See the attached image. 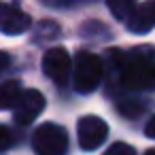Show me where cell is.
<instances>
[{
    "label": "cell",
    "instance_id": "1",
    "mask_svg": "<svg viewBox=\"0 0 155 155\" xmlns=\"http://www.w3.org/2000/svg\"><path fill=\"white\" fill-rule=\"evenodd\" d=\"M115 70L119 83L132 91H151L155 89V49L134 47L125 53H113Z\"/></svg>",
    "mask_w": 155,
    "mask_h": 155
},
{
    "label": "cell",
    "instance_id": "3",
    "mask_svg": "<svg viewBox=\"0 0 155 155\" xmlns=\"http://www.w3.org/2000/svg\"><path fill=\"white\" fill-rule=\"evenodd\" d=\"M32 147L36 155H66L68 151V134L62 125L43 123L36 127L32 136Z\"/></svg>",
    "mask_w": 155,
    "mask_h": 155
},
{
    "label": "cell",
    "instance_id": "15",
    "mask_svg": "<svg viewBox=\"0 0 155 155\" xmlns=\"http://www.w3.org/2000/svg\"><path fill=\"white\" fill-rule=\"evenodd\" d=\"M9 62H11V58H9V53H5V51H0V72H5V70H7V66H9Z\"/></svg>",
    "mask_w": 155,
    "mask_h": 155
},
{
    "label": "cell",
    "instance_id": "5",
    "mask_svg": "<svg viewBox=\"0 0 155 155\" xmlns=\"http://www.w3.org/2000/svg\"><path fill=\"white\" fill-rule=\"evenodd\" d=\"M43 72L55 83V85H66L68 77L72 72V60L64 47H53L47 49L43 55Z\"/></svg>",
    "mask_w": 155,
    "mask_h": 155
},
{
    "label": "cell",
    "instance_id": "7",
    "mask_svg": "<svg viewBox=\"0 0 155 155\" xmlns=\"http://www.w3.org/2000/svg\"><path fill=\"white\" fill-rule=\"evenodd\" d=\"M45 108V96L38 89H24L15 110V121L19 125H30Z\"/></svg>",
    "mask_w": 155,
    "mask_h": 155
},
{
    "label": "cell",
    "instance_id": "14",
    "mask_svg": "<svg viewBox=\"0 0 155 155\" xmlns=\"http://www.w3.org/2000/svg\"><path fill=\"white\" fill-rule=\"evenodd\" d=\"M144 134H147L149 138H153V140H155V115L147 121V125H144Z\"/></svg>",
    "mask_w": 155,
    "mask_h": 155
},
{
    "label": "cell",
    "instance_id": "16",
    "mask_svg": "<svg viewBox=\"0 0 155 155\" xmlns=\"http://www.w3.org/2000/svg\"><path fill=\"white\" fill-rule=\"evenodd\" d=\"M144 155H155V149H149V151H147Z\"/></svg>",
    "mask_w": 155,
    "mask_h": 155
},
{
    "label": "cell",
    "instance_id": "8",
    "mask_svg": "<svg viewBox=\"0 0 155 155\" xmlns=\"http://www.w3.org/2000/svg\"><path fill=\"white\" fill-rule=\"evenodd\" d=\"M125 26L132 34H147L155 28V0L136 5L132 15L125 19Z\"/></svg>",
    "mask_w": 155,
    "mask_h": 155
},
{
    "label": "cell",
    "instance_id": "13",
    "mask_svg": "<svg viewBox=\"0 0 155 155\" xmlns=\"http://www.w3.org/2000/svg\"><path fill=\"white\" fill-rule=\"evenodd\" d=\"M13 144V134L7 125H0V151H5Z\"/></svg>",
    "mask_w": 155,
    "mask_h": 155
},
{
    "label": "cell",
    "instance_id": "4",
    "mask_svg": "<svg viewBox=\"0 0 155 155\" xmlns=\"http://www.w3.org/2000/svg\"><path fill=\"white\" fill-rule=\"evenodd\" d=\"M106 136H108V125L104 119H100L96 115H85L79 119L77 138H79V147L83 151H94V149L102 147Z\"/></svg>",
    "mask_w": 155,
    "mask_h": 155
},
{
    "label": "cell",
    "instance_id": "9",
    "mask_svg": "<svg viewBox=\"0 0 155 155\" xmlns=\"http://www.w3.org/2000/svg\"><path fill=\"white\" fill-rule=\"evenodd\" d=\"M24 89L19 85V81H5L0 83V110H9L15 108L19 98H21Z\"/></svg>",
    "mask_w": 155,
    "mask_h": 155
},
{
    "label": "cell",
    "instance_id": "12",
    "mask_svg": "<svg viewBox=\"0 0 155 155\" xmlns=\"http://www.w3.org/2000/svg\"><path fill=\"white\" fill-rule=\"evenodd\" d=\"M104 155H136V151H134V147H130L125 142H115L106 149Z\"/></svg>",
    "mask_w": 155,
    "mask_h": 155
},
{
    "label": "cell",
    "instance_id": "11",
    "mask_svg": "<svg viewBox=\"0 0 155 155\" xmlns=\"http://www.w3.org/2000/svg\"><path fill=\"white\" fill-rule=\"evenodd\" d=\"M117 110H119L121 115H125V117L134 119L136 115H140V113L144 110V104H140V102H138V100H134V98H123V100H119V102H117Z\"/></svg>",
    "mask_w": 155,
    "mask_h": 155
},
{
    "label": "cell",
    "instance_id": "10",
    "mask_svg": "<svg viewBox=\"0 0 155 155\" xmlns=\"http://www.w3.org/2000/svg\"><path fill=\"white\" fill-rule=\"evenodd\" d=\"M106 7H108V11L113 13L115 19L125 21V19L132 15L136 2H134V0H106Z\"/></svg>",
    "mask_w": 155,
    "mask_h": 155
},
{
    "label": "cell",
    "instance_id": "6",
    "mask_svg": "<svg viewBox=\"0 0 155 155\" xmlns=\"http://www.w3.org/2000/svg\"><path fill=\"white\" fill-rule=\"evenodd\" d=\"M32 26V19L26 11H21L15 5L0 2V32L7 36H17L28 32Z\"/></svg>",
    "mask_w": 155,
    "mask_h": 155
},
{
    "label": "cell",
    "instance_id": "2",
    "mask_svg": "<svg viewBox=\"0 0 155 155\" xmlns=\"http://www.w3.org/2000/svg\"><path fill=\"white\" fill-rule=\"evenodd\" d=\"M102 60L96 53L89 51H81L74 58V66H72V81H74V89L79 94H91L98 89L100 81H102Z\"/></svg>",
    "mask_w": 155,
    "mask_h": 155
}]
</instances>
